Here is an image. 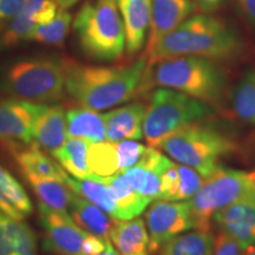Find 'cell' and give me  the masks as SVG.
Instances as JSON below:
<instances>
[{
  "label": "cell",
  "mask_w": 255,
  "mask_h": 255,
  "mask_svg": "<svg viewBox=\"0 0 255 255\" xmlns=\"http://www.w3.org/2000/svg\"><path fill=\"white\" fill-rule=\"evenodd\" d=\"M159 146L175 162L193 168L203 178L220 167V159L235 150V143L227 133L202 121L178 129Z\"/></svg>",
  "instance_id": "5"
},
{
  "label": "cell",
  "mask_w": 255,
  "mask_h": 255,
  "mask_svg": "<svg viewBox=\"0 0 255 255\" xmlns=\"http://www.w3.org/2000/svg\"><path fill=\"white\" fill-rule=\"evenodd\" d=\"M252 174H253V177H254V180H255V171H254V173H252Z\"/></svg>",
  "instance_id": "42"
},
{
  "label": "cell",
  "mask_w": 255,
  "mask_h": 255,
  "mask_svg": "<svg viewBox=\"0 0 255 255\" xmlns=\"http://www.w3.org/2000/svg\"><path fill=\"white\" fill-rule=\"evenodd\" d=\"M195 8L191 0H152L145 52L191 17Z\"/></svg>",
  "instance_id": "12"
},
{
  "label": "cell",
  "mask_w": 255,
  "mask_h": 255,
  "mask_svg": "<svg viewBox=\"0 0 255 255\" xmlns=\"http://www.w3.org/2000/svg\"><path fill=\"white\" fill-rule=\"evenodd\" d=\"M214 237L210 231L195 229L184 232L165 242L161 255H212Z\"/></svg>",
  "instance_id": "26"
},
{
  "label": "cell",
  "mask_w": 255,
  "mask_h": 255,
  "mask_svg": "<svg viewBox=\"0 0 255 255\" xmlns=\"http://www.w3.org/2000/svg\"><path fill=\"white\" fill-rule=\"evenodd\" d=\"M117 154H119L120 173H123L127 169L138 165L143 156H144L148 146L133 139H126L116 143Z\"/></svg>",
  "instance_id": "33"
},
{
  "label": "cell",
  "mask_w": 255,
  "mask_h": 255,
  "mask_svg": "<svg viewBox=\"0 0 255 255\" xmlns=\"http://www.w3.org/2000/svg\"><path fill=\"white\" fill-rule=\"evenodd\" d=\"M244 49L241 37L221 19L208 13L191 15L146 51V65L177 56L227 60Z\"/></svg>",
  "instance_id": "2"
},
{
  "label": "cell",
  "mask_w": 255,
  "mask_h": 255,
  "mask_svg": "<svg viewBox=\"0 0 255 255\" xmlns=\"http://www.w3.org/2000/svg\"><path fill=\"white\" fill-rule=\"evenodd\" d=\"M32 209L33 207L24 187L0 164V210L14 220H24Z\"/></svg>",
  "instance_id": "22"
},
{
  "label": "cell",
  "mask_w": 255,
  "mask_h": 255,
  "mask_svg": "<svg viewBox=\"0 0 255 255\" xmlns=\"http://www.w3.org/2000/svg\"><path fill=\"white\" fill-rule=\"evenodd\" d=\"M109 240H104L97 235L90 234L89 233L88 237L85 238L84 242H83L82 253L83 255H98L102 252L105 251L107 248V244Z\"/></svg>",
  "instance_id": "35"
},
{
  "label": "cell",
  "mask_w": 255,
  "mask_h": 255,
  "mask_svg": "<svg viewBox=\"0 0 255 255\" xmlns=\"http://www.w3.org/2000/svg\"><path fill=\"white\" fill-rule=\"evenodd\" d=\"M221 232L246 250L255 245V201H242L226 207L213 216Z\"/></svg>",
  "instance_id": "13"
},
{
  "label": "cell",
  "mask_w": 255,
  "mask_h": 255,
  "mask_svg": "<svg viewBox=\"0 0 255 255\" xmlns=\"http://www.w3.org/2000/svg\"><path fill=\"white\" fill-rule=\"evenodd\" d=\"M69 212L73 221L84 231L104 240H110V231L116 219L111 218L104 210L72 191Z\"/></svg>",
  "instance_id": "19"
},
{
  "label": "cell",
  "mask_w": 255,
  "mask_h": 255,
  "mask_svg": "<svg viewBox=\"0 0 255 255\" xmlns=\"http://www.w3.org/2000/svg\"><path fill=\"white\" fill-rule=\"evenodd\" d=\"M57 8L58 5L56 0H27L19 13L23 14L31 23L39 26L52 20L58 11Z\"/></svg>",
  "instance_id": "32"
},
{
  "label": "cell",
  "mask_w": 255,
  "mask_h": 255,
  "mask_svg": "<svg viewBox=\"0 0 255 255\" xmlns=\"http://www.w3.org/2000/svg\"><path fill=\"white\" fill-rule=\"evenodd\" d=\"M0 27H1V23H0Z\"/></svg>",
  "instance_id": "43"
},
{
  "label": "cell",
  "mask_w": 255,
  "mask_h": 255,
  "mask_svg": "<svg viewBox=\"0 0 255 255\" xmlns=\"http://www.w3.org/2000/svg\"><path fill=\"white\" fill-rule=\"evenodd\" d=\"M66 130L68 137L87 139L90 143L107 141L104 116L85 107L66 111Z\"/></svg>",
  "instance_id": "21"
},
{
  "label": "cell",
  "mask_w": 255,
  "mask_h": 255,
  "mask_svg": "<svg viewBox=\"0 0 255 255\" xmlns=\"http://www.w3.org/2000/svg\"><path fill=\"white\" fill-rule=\"evenodd\" d=\"M103 178L109 187L117 210H119L117 220L135 219L141 215L146 207L150 205V201L133 189L122 173Z\"/></svg>",
  "instance_id": "23"
},
{
  "label": "cell",
  "mask_w": 255,
  "mask_h": 255,
  "mask_svg": "<svg viewBox=\"0 0 255 255\" xmlns=\"http://www.w3.org/2000/svg\"><path fill=\"white\" fill-rule=\"evenodd\" d=\"M1 88L15 98L33 103H52L63 97L65 60L36 57L12 64L2 77Z\"/></svg>",
  "instance_id": "8"
},
{
  "label": "cell",
  "mask_w": 255,
  "mask_h": 255,
  "mask_svg": "<svg viewBox=\"0 0 255 255\" xmlns=\"http://www.w3.org/2000/svg\"><path fill=\"white\" fill-rule=\"evenodd\" d=\"M227 77L215 60L177 56L146 65L137 95L151 88L173 89L214 107L222 101Z\"/></svg>",
  "instance_id": "3"
},
{
  "label": "cell",
  "mask_w": 255,
  "mask_h": 255,
  "mask_svg": "<svg viewBox=\"0 0 255 255\" xmlns=\"http://www.w3.org/2000/svg\"><path fill=\"white\" fill-rule=\"evenodd\" d=\"M196 8H200L203 13H214L221 8L227 0H191Z\"/></svg>",
  "instance_id": "38"
},
{
  "label": "cell",
  "mask_w": 255,
  "mask_h": 255,
  "mask_svg": "<svg viewBox=\"0 0 255 255\" xmlns=\"http://www.w3.org/2000/svg\"><path fill=\"white\" fill-rule=\"evenodd\" d=\"M33 143L44 150H58L66 139V113L62 105H46L33 124Z\"/></svg>",
  "instance_id": "16"
},
{
  "label": "cell",
  "mask_w": 255,
  "mask_h": 255,
  "mask_svg": "<svg viewBox=\"0 0 255 255\" xmlns=\"http://www.w3.org/2000/svg\"><path fill=\"white\" fill-rule=\"evenodd\" d=\"M38 209L45 250L56 255H83V242L89 233L79 227L69 213L57 212L40 202Z\"/></svg>",
  "instance_id": "10"
},
{
  "label": "cell",
  "mask_w": 255,
  "mask_h": 255,
  "mask_svg": "<svg viewBox=\"0 0 255 255\" xmlns=\"http://www.w3.org/2000/svg\"><path fill=\"white\" fill-rule=\"evenodd\" d=\"M88 164L91 174L98 177H110L120 173L116 143L103 141L89 144Z\"/></svg>",
  "instance_id": "28"
},
{
  "label": "cell",
  "mask_w": 255,
  "mask_h": 255,
  "mask_svg": "<svg viewBox=\"0 0 255 255\" xmlns=\"http://www.w3.org/2000/svg\"><path fill=\"white\" fill-rule=\"evenodd\" d=\"M242 255H255V245H252V246L247 247L246 250H244Z\"/></svg>",
  "instance_id": "41"
},
{
  "label": "cell",
  "mask_w": 255,
  "mask_h": 255,
  "mask_svg": "<svg viewBox=\"0 0 255 255\" xmlns=\"http://www.w3.org/2000/svg\"><path fill=\"white\" fill-rule=\"evenodd\" d=\"M83 52L100 62H114L126 50V31L117 0H87L73 21Z\"/></svg>",
  "instance_id": "4"
},
{
  "label": "cell",
  "mask_w": 255,
  "mask_h": 255,
  "mask_svg": "<svg viewBox=\"0 0 255 255\" xmlns=\"http://www.w3.org/2000/svg\"><path fill=\"white\" fill-rule=\"evenodd\" d=\"M63 182L71 189L73 193L94 203L98 208L104 210L111 218L119 219V210L111 195V191L103 177L92 175L89 178H76L64 170Z\"/></svg>",
  "instance_id": "20"
},
{
  "label": "cell",
  "mask_w": 255,
  "mask_h": 255,
  "mask_svg": "<svg viewBox=\"0 0 255 255\" xmlns=\"http://www.w3.org/2000/svg\"><path fill=\"white\" fill-rule=\"evenodd\" d=\"M110 241L121 255H149V234L142 219L115 220Z\"/></svg>",
  "instance_id": "18"
},
{
  "label": "cell",
  "mask_w": 255,
  "mask_h": 255,
  "mask_svg": "<svg viewBox=\"0 0 255 255\" xmlns=\"http://www.w3.org/2000/svg\"><path fill=\"white\" fill-rule=\"evenodd\" d=\"M149 234V250L155 253L165 242L194 227L187 201L157 199L151 202L145 214Z\"/></svg>",
  "instance_id": "9"
},
{
  "label": "cell",
  "mask_w": 255,
  "mask_h": 255,
  "mask_svg": "<svg viewBox=\"0 0 255 255\" xmlns=\"http://www.w3.org/2000/svg\"><path fill=\"white\" fill-rule=\"evenodd\" d=\"M65 60V89L82 107L104 110L117 107L137 95L146 57L127 65L95 66Z\"/></svg>",
  "instance_id": "1"
},
{
  "label": "cell",
  "mask_w": 255,
  "mask_h": 255,
  "mask_svg": "<svg viewBox=\"0 0 255 255\" xmlns=\"http://www.w3.org/2000/svg\"><path fill=\"white\" fill-rule=\"evenodd\" d=\"M27 0H0V19H12L20 12Z\"/></svg>",
  "instance_id": "36"
},
{
  "label": "cell",
  "mask_w": 255,
  "mask_h": 255,
  "mask_svg": "<svg viewBox=\"0 0 255 255\" xmlns=\"http://www.w3.org/2000/svg\"><path fill=\"white\" fill-rule=\"evenodd\" d=\"M45 104L6 98L0 100V139L28 145L33 143V124Z\"/></svg>",
  "instance_id": "11"
},
{
  "label": "cell",
  "mask_w": 255,
  "mask_h": 255,
  "mask_svg": "<svg viewBox=\"0 0 255 255\" xmlns=\"http://www.w3.org/2000/svg\"><path fill=\"white\" fill-rule=\"evenodd\" d=\"M81 1V0H56L57 5H58L59 8H64V9H69L71 8L72 6H75L76 4H78V2Z\"/></svg>",
  "instance_id": "39"
},
{
  "label": "cell",
  "mask_w": 255,
  "mask_h": 255,
  "mask_svg": "<svg viewBox=\"0 0 255 255\" xmlns=\"http://www.w3.org/2000/svg\"><path fill=\"white\" fill-rule=\"evenodd\" d=\"M242 201H255L253 174L220 165L203 178L199 190L187 200L193 229L209 231L210 220L215 213Z\"/></svg>",
  "instance_id": "6"
},
{
  "label": "cell",
  "mask_w": 255,
  "mask_h": 255,
  "mask_svg": "<svg viewBox=\"0 0 255 255\" xmlns=\"http://www.w3.org/2000/svg\"><path fill=\"white\" fill-rule=\"evenodd\" d=\"M133 189L149 201L161 197V182L156 171L143 167H132L122 173Z\"/></svg>",
  "instance_id": "31"
},
{
  "label": "cell",
  "mask_w": 255,
  "mask_h": 255,
  "mask_svg": "<svg viewBox=\"0 0 255 255\" xmlns=\"http://www.w3.org/2000/svg\"><path fill=\"white\" fill-rule=\"evenodd\" d=\"M27 183L39 199V202L57 212L69 213L72 190L63 181L23 171Z\"/></svg>",
  "instance_id": "24"
},
{
  "label": "cell",
  "mask_w": 255,
  "mask_h": 255,
  "mask_svg": "<svg viewBox=\"0 0 255 255\" xmlns=\"http://www.w3.org/2000/svg\"><path fill=\"white\" fill-rule=\"evenodd\" d=\"M13 155L21 171L63 181L64 169L41 151L34 143L26 148H14Z\"/></svg>",
  "instance_id": "27"
},
{
  "label": "cell",
  "mask_w": 255,
  "mask_h": 255,
  "mask_svg": "<svg viewBox=\"0 0 255 255\" xmlns=\"http://www.w3.org/2000/svg\"><path fill=\"white\" fill-rule=\"evenodd\" d=\"M244 248L232 237L221 232L214 239V248L212 255H242Z\"/></svg>",
  "instance_id": "34"
},
{
  "label": "cell",
  "mask_w": 255,
  "mask_h": 255,
  "mask_svg": "<svg viewBox=\"0 0 255 255\" xmlns=\"http://www.w3.org/2000/svg\"><path fill=\"white\" fill-rule=\"evenodd\" d=\"M90 142L87 139L69 137L58 150L52 154L66 173L76 178L92 176L88 164V150Z\"/></svg>",
  "instance_id": "25"
},
{
  "label": "cell",
  "mask_w": 255,
  "mask_h": 255,
  "mask_svg": "<svg viewBox=\"0 0 255 255\" xmlns=\"http://www.w3.org/2000/svg\"><path fill=\"white\" fill-rule=\"evenodd\" d=\"M72 15L68 9L59 8L52 20L41 24L34 30L31 40L46 45L62 46L71 25Z\"/></svg>",
  "instance_id": "30"
},
{
  "label": "cell",
  "mask_w": 255,
  "mask_h": 255,
  "mask_svg": "<svg viewBox=\"0 0 255 255\" xmlns=\"http://www.w3.org/2000/svg\"><path fill=\"white\" fill-rule=\"evenodd\" d=\"M145 110L144 104L136 102L103 115L107 129V141L117 143L126 139H141L143 137Z\"/></svg>",
  "instance_id": "15"
},
{
  "label": "cell",
  "mask_w": 255,
  "mask_h": 255,
  "mask_svg": "<svg viewBox=\"0 0 255 255\" xmlns=\"http://www.w3.org/2000/svg\"><path fill=\"white\" fill-rule=\"evenodd\" d=\"M0 255H37L36 235L24 220L0 210Z\"/></svg>",
  "instance_id": "17"
},
{
  "label": "cell",
  "mask_w": 255,
  "mask_h": 255,
  "mask_svg": "<svg viewBox=\"0 0 255 255\" xmlns=\"http://www.w3.org/2000/svg\"><path fill=\"white\" fill-rule=\"evenodd\" d=\"M215 113L213 107L173 89L161 88L152 92L146 107L143 137L149 146L157 148L169 136L187 124L205 120Z\"/></svg>",
  "instance_id": "7"
},
{
  "label": "cell",
  "mask_w": 255,
  "mask_h": 255,
  "mask_svg": "<svg viewBox=\"0 0 255 255\" xmlns=\"http://www.w3.org/2000/svg\"><path fill=\"white\" fill-rule=\"evenodd\" d=\"M98 255H121V254L119 253V251L113 246V244H111V241L109 240L107 244V248H105V251L102 252V253Z\"/></svg>",
  "instance_id": "40"
},
{
  "label": "cell",
  "mask_w": 255,
  "mask_h": 255,
  "mask_svg": "<svg viewBox=\"0 0 255 255\" xmlns=\"http://www.w3.org/2000/svg\"><path fill=\"white\" fill-rule=\"evenodd\" d=\"M124 31L126 50L133 56L144 45L151 18L152 0H117Z\"/></svg>",
  "instance_id": "14"
},
{
  "label": "cell",
  "mask_w": 255,
  "mask_h": 255,
  "mask_svg": "<svg viewBox=\"0 0 255 255\" xmlns=\"http://www.w3.org/2000/svg\"><path fill=\"white\" fill-rule=\"evenodd\" d=\"M232 104L238 119L255 124V68L245 73L238 83Z\"/></svg>",
  "instance_id": "29"
},
{
  "label": "cell",
  "mask_w": 255,
  "mask_h": 255,
  "mask_svg": "<svg viewBox=\"0 0 255 255\" xmlns=\"http://www.w3.org/2000/svg\"><path fill=\"white\" fill-rule=\"evenodd\" d=\"M237 5L242 18L255 27V0H237Z\"/></svg>",
  "instance_id": "37"
}]
</instances>
